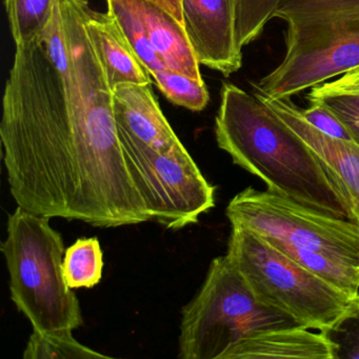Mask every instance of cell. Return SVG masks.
Wrapping results in <instances>:
<instances>
[{"mask_svg": "<svg viewBox=\"0 0 359 359\" xmlns=\"http://www.w3.org/2000/svg\"><path fill=\"white\" fill-rule=\"evenodd\" d=\"M57 3L58 0H5L15 46L41 43Z\"/></svg>", "mask_w": 359, "mask_h": 359, "instance_id": "16", "label": "cell"}, {"mask_svg": "<svg viewBox=\"0 0 359 359\" xmlns=\"http://www.w3.org/2000/svg\"><path fill=\"white\" fill-rule=\"evenodd\" d=\"M323 333L335 346V359H359V300Z\"/></svg>", "mask_w": 359, "mask_h": 359, "instance_id": "23", "label": "cell"}, {"mask_svg": "<svg viewBox=\"0 0 359 359\" xmlns=\"http://www.w3.org/2000/svg\"><path fill=\"white\" fill-rule=\"evenodd\" d=\"M232 226L271 243L331 256L359 268V224L304 207L271 191L247 188L226 207Z\"/></svg>", "mask_w": 359, "mask_h": 359, "instance_id": "9", "label": "cell"}, {"mask_svg": "<svg viewBox=\"0 0 359 359\" xmlns=\"http://www.w3.org/2000/svg\"><path fill=\"white\" fill-rule=\"evenodd\" d=\"M308 100H319L327 107L359 146V93L310 94Z\"/></svg>", "mask_w": 359, "mask_h": 359, "instance_id": "24", "label": "cell"}, {"mask_svg": "<svg viewBox=\"0 0 359 359\" xmlns=\"http://www.w3.org/2000/svg\"><path fill=\"white\" fill-rule=\"evenodd\" d=\"M151 76L163 95L174 104L198 112L209 104V92L203 79H192L171 69L155 71Z\"/></svg>", "mask_w": 359, "mask_h": 359, "instance_id": "20", "label": "cell"}, {"mask_svg": "<svg viewBox=\"0 0 359 359\" xmlns=\"http://www.w3.org/2000/svg\"><path fill=\"white\" fill-rule=\"evenodd\" d=\"M359 93V66L335 81L312 88L310 94Z\"/></svg>", "mask_w": 359, "mask_h": 359, "instance_id": "26", "label": "cell"}, {"mask_svg": "<svg viewBox=\"0 0 359 359\" xmlns=\"http://www.w3.org/2000/svg\"><path fill=\"white\" fill-rule=\"evenodd\" d=\"M104 271V253L97 237L79 238L65 252L64 276L71 289L95 287Z\"/></svg>", "mask_w": 359, "mask_h": 359, "instance_id": "18", "label": "cell"}, {"mask_svg": "<svg viewBox=\"0 0 359 359\" xmlns=\"http://www.w3.org/2000/svg\"><path fill=\"white\" fill-rule=\"evenodd\" d=\"M226 255L258 299L306 329H331L359 300L245 226H232Z\"/></svg>", "mask_w": 359, "mask_h": 359, "instance_id": "7", "label": "cell"}, {"mask_svg": "<svg viewBox=\"0 0 359 359\" xmlns=\"http://www.w3.org/2000/svg\"><path fill=\"white\" fill-rule=\"evenodd\" d=\"M86 30L112 91L126 83H152L150 72L132 49L112 13L90 10Z\"/></svg>", "mask_w": 359, "mask_h": 359, "instance_id": "13", "label": "cell"}, {"mask_svg": "<svg viewBox=\"0 0 359 359\" xmlns=\"http://www.w3.org/2000/svg\"><path fill=\"white\" fill-rule=\"evenodd\" d=\"M113 111L119 129L163 151L180 142L163 115L151 85L126 83L112 91Z\"/></svg>", "mask_w": 359, "mask_h": 359, "instance_id": "12", "label": "cell"}, {"mask_svg": "<svg viewBox=\"0 0 359 359\" xmlns=\"http://www.w3.org/2000/svg\"><path fill=\"white\" fill-rule=\"evenodd\" d=\"M25 359L110 358L83 346L73 337L72 332L41 333L33 331L24 352Z\"/></svg>", "mask_w": 359, "mask_h": 359, "instance_id": "19", "label": "cell"}, {"mask_svg": "<svg viewBox=\"0 0 359 359\" xmlns=\"http://www.w3.org/2000/svg\"><path fill=\"white\" fill-rule=\"evenodd\" d=\"M309 102L311 104L310 107L306 110L300 109V113L312 127L330 137L353 142L352 136L348 133L344 123L327 107L319 100H309Z\"/></svg>", "mask_w": 359, "mask_h": 359, "instance_id": "25", "label": "cell"}, {"mask_svg": "<svg viewBox=\"0 0 359 359\" xmlns=\"http://www.w3.org/2000/svg\"><path fill=\"white\" fill-rule=\"evenodd\" d=\"M151 43L168 68L203 81L199 62L184 26L151 0H135Z\"/></svg>", "mask_w": 359, "mask_h": 359, "instance_id": "15", "label": "cell"}, {"mask_svg": "<svg viewBox=\"0 0 359 359\" xmlns=\"http://www.w3.org/2000/svg\"><path fill=\"white\" fill-rule=\"evenodd\" d=\"M215 137L235 165L259 177L271 192L355 222L348 197L316 153L255 95L233 83L222 85Z\"/></svg>", "mask_w": 359, "mask_h": 359, "instance_id": "3", "label": "cell"}, {"mask_svg": "<svg viewBox=\"0 0 359 359\" xmlns=\"http://www.w3.org/2000/svg\"><path fill=\"white\" fill-rule=\"evenodd\" d=\"M60 4L71 60V76L64 85L65 92L97 228L150 222L119 142L112 90L86 30L89 1L60 0Z\"/></svg>", "mask_w": 359, "mask_h": 359, "instance_id": "2", "label": "cell"}, {"mask_svg": "<svg viewBox=\"0 0 359 359\" xmlns=\"http://www.w3.org/2000/svg\"><path fill=\"white\" fill-rule=\"evenodd\" d=\"M153 3L157 4L161 8L173 15L180 24L184 26L182 22V1L180 0H151Z\"/></svg>", "mask_w": 359, "mask_h": 359, "instance_id": "27", "label": "cell"}, {"mask_svg": "<svg viewBox=\"0 0 359 359\" xmlns=\"http://www.w3.org/2000/svg\"><path fill=\"white\" fill-rule=\"evenodd\" d=\"M274 18L287 24L285 57L256 95L291 100L359 66V0H280Z\"/></svg>", "mask_w": 359, "mask_h": 359, "instance_id": "4", "label": "cell"}, {"mask_svg": "<svg viewBox=\"0 0 359 359\" xmlns=\"http://www.w3.org/2000/svg\"><path fill=\"white\" fill-rule=\"evenodd\" d=\"M280 117L316 153L339 182L359 224V146L354 142L337 140L321 133L302 117L300 109L290 100H270L255 95Z\"/></svg>", "mask_w": 359, "mask_h": 359, "instance_id": "11", "label": "cell"}, {"mask_svg": "<svg viewBox=\"0 0 359 359\" xmlns=\"http://www.w3.org/2000/svg\"><path fill=\"white\" fill-rule=\"evenodd\" d=\"M0 140L18 207L97 228L64 83L39 41L16 46L4 92Z\"/></svg>", "mask_w": 359, "mask_h": 359, "instance_id": "1", "label": "cell"}, {"mask_svg": "<svg viewBox=\"0 0 359 359\" xmlns=\"http://www.w3.org/2000/svg\"><path fill=\"white\" fill-rule=\"evenodd\" d=\"M107 3L109 12L116 18L126 39L150 74L169 69L151 43L135 0H107Z\"/></svg>", "mask_w": 359, "mask_h": 359, "instance_id": "17", "label": "cell"}, {"mask_svg": "<svg viewBox=\"0 0 359 359\" xmlns=\"http://www.w3.org/2000/svg\"><path fill=\"white\" fill-rule=\"evenodd\" d=\"M41 43L45 46L48 56L60 73L64 85L68 83L71 76L70 53L67 45L66 30H65L60 0L56 5L51 22L41 36Z\"/></svg>", "mask_w": 359, "mask_h": 359, "instance_id": "22", "label": "cell"}, {"mask_svg": "<svg viewBox=\"0 0 359 359\" xmlns=\"http://www.w3.org/2000/svg\"><path fill=\"white\" fill-rule=\"evenodd\" d=\"M293 327L302 325L258 299L228 256H219L210 264L196 295L182 308L180 357L229 359L248 338Z\"/></svg>", "mask_w": 359, "mask_h": 359, "instance_id": "6", "label": "cell"}, {"mask_svg": "<svg viewBox=\"0 0 359 359\" xmlns=\"http://www.w3.org/2000/svg\"><path fill=\"white\" fill-rule=\"evenodd\" d=\"M336 348L320 332L302 327L262 332L241 342L229 359H335Z\"/></svg>", "mask_w": 359, "mask_h": 359, "instance_id": "14", "label": "cell"}, {"mask_svg": "<svg viewBox=\"0 0 359 359\" xmlns=\"http://www.w3.org/2000/svg\"><path fill=\"white\" fill-rule=\"evenodd\" d=\"M280 0L235 1V30L241 49L262 35L266 24L274 18Z\"/></svg>", "mask_w": 359, "mask_h": 359, "instance_id": "21", "label": "cell"}, {"mask_svg": "<svg viewBox=\"0 0 359 359\" xmlns=\"http://www.w3.org/2000/svg\"><path fill=\"white\" fill-rule=\"evenodd\" d=\"M51 218L22 208L8 218L1 243L12 302L41 333L74 331L83 323L76 294L64 276V239Z\"/></svg>", "mask_w": 359, "mask_h": 359, "instance_id": "5", "label": "cell"}, {"mask_svg": "<svg viewBox=\"0 0 359 359\" xmlns=\"http://www.w3.org/2000/svg\"><path fill=\"white\" fill-rule=\"evenodd\" d=\"M126 163L151 220L169 230L198 222L215 205L212 186L182 142L155 150L117 127Z\"/></svg>", "mask_w": 359, "mask_h": 359, "instance_id": "8", "label": "cell"}, {"mask_svg": "<svg viewBox=\"0 0 359 359\" xmlns=\"http://www.w3.org/2000/svg\"><path fill=\"white\" fill-rule=\"evenodd\" d=\"M182 22L199 64L224 76L243 65L235 30L236 0H180Z\"/></svg>", "mask_w": 359, "mask_h": 359, "instance_id": "10", "label": "cell"}]
</instances>
